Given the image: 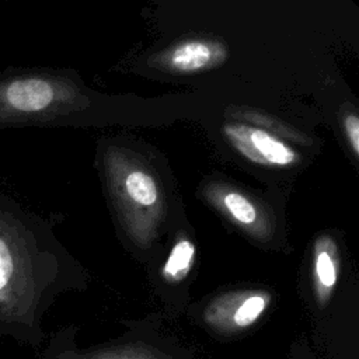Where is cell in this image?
I'll use <instances>...</instances> for the list:
<instances>
[{"label":"cell","instance_id":"obj_1","mask_svg":"<svg viewBox=\"0 0 359 359\" xmlns=\"http://www.w3.org/2000/svg\"><path fill=\"white\" fill-rule=\"evenodd\" d=\"M42 224L0 191V325H31L49 285L50 255Z\"/></svg>","mask_w":359,"mask_h":359},{"label":"cell","instance_id":"obj_2","mask_svg":"<svg viewBox=\"0 0 359 359\" xmlns=\"http://www.w3.org/2000/svg\"><path fill=\"white\" fill-rule=\"evenodd\" d=\"M72 98L70 86L59 77L7 69L0 73V129L46 121Z\"/></svg>","mask_w":359,"mask_h":359},{"label":"cell","instance_id":"obj_3","mask_svg":"<svg viewBox=\"0 0 359 359\" xmlns=\"http://www.w3.org/2000/svg\"><path fill=\"white\" fill-rule=\"evenodd\" d=\"M223 133L241 156L255 164L289 167L299 161V154L293 147L262 128L236 122L226 123Z\"/></svg>","mask_w":359,"mask_h":359},{"label":"cell","instance_id":"obj_4","mask_svg":"<svg viewBox=\"0 0 359 359\" xmlns=\"http://www.w3.org/2000/svg\"><path fill=\"white\" fill-rule=\"evenodd\" d=\"M271 296L265 292H240L222 296L205 311L206 321L219 330L233 331L252 325L266 310Z\"/></svg>","mask_w":359,"mask_h":359},{"label":"cell","instance_id":"obj_5","mask_svg":"<svg viewBox=\"0 0 359 359\" xmlns=\"http://www.w3.org/2000/svg\"><path fill=\"white\" fill-rule=\"evenodd\" d=\"M114 188L125 210L135 213L157 210L160 188L150 171L140 164L129 161L115 168Z\"/></svg>","mask_w":359,"mask_h":359},{"label":"cell","instance_id":"obj_6","mask_svg":"<svg viewBox=\"0 0 359 359\" xmlns=\"http://www.w3.org/2000/svg\"><path fill=\"white\" fill-rule=\"evenodd\" d=\"M226 57V48L213 41L192 39L174 46L165 56L171 70L189 73L220 63Z\"/></svg>","mask_w":359,"mask_h":359},{"label":"cell","instance_id":"obj_7","mask_svg":"<svg viewBox=\"0 0 359 359\" xmlns=\"http://www.w3.org/2000/svg\"><path fill=\"white\" fill-rule=\"evenodd\" d=\"M215 203L219 205L237 224L254 234H262L266 229L265 219L258 206L245 195L234 189H216Z\"/></svg>","mask_w":359,"mask_h":359},{"label":"cell","instance_id":"obj_8","mask_svg":"<svg viewBox=\"0 0 359 359\" xmlns=\"http://www.w3.org/2000/svg\"><path fill=\"white\" fill-rule=\"evenodd\" d=\"M338 280V255L334 241L324 236L314 250V283L316 294L321 303H325Z\"/></svg>","mask_w":359,"mask_h":359},{"label":"cell","instance_id":"obj_9","mask_svg":"<svg viewBox=\"0 0 359 359\" xmlns=\"http://www.w3.org/2000/svg\"><path fill=\"white\" fill-rule=\"evenodd\" d=\"M195 259V245L188 238H180L171 248L164 265L163 276L168 282H181L191 271Z\"/></svg>","mask_w":359,"mask_h":359},{"label":"cell","instance_id":"obj_10","mask_svg":"<svg viewBox=\"0 0 359 359\" xmlns=\"http://www.w3.org/2000/svg\"><path fill=\"white\" fill-rule=\"evenodd\" d=\"M344 130L355 156H358L359 154V119L355 114L345 115Z\"/></svg>","mask_w":359,"mask_h":359},{"label":"cell","instance_id":"obj_11","mask_svg":"<svg viewBox=\"0 0 359 359\" xmlns=\"http://www.w3.org/2000/svg\"><path fill=\"white\" fill-rule=\"evenodd\" d=\"M104 359H158L154 353H149L144 349H123L112 355L105 356Z\"/></svg>","mask_w":359,"mask_h":359}]
</instances>
